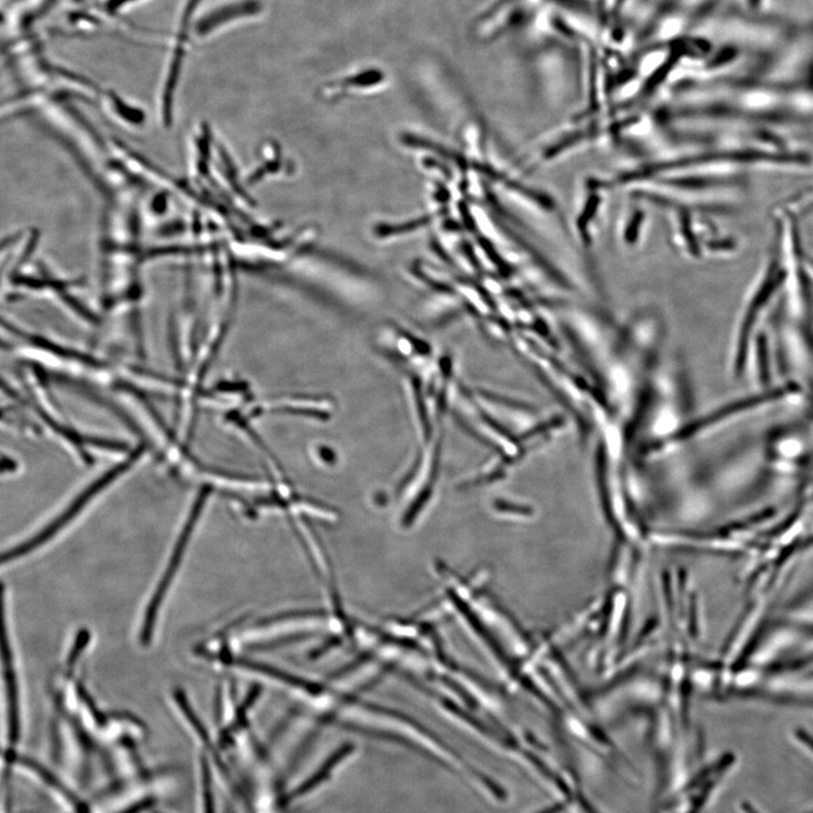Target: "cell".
Instances as JSON below:
<instances>
[{
  "label": "cell",
  "mask_w": 813,
  "mask_h": 813,
  "mask_svg": "<svg viewBox=\"0 0 813 813\" xmlns=\"http://www.w3.org/2000/svg\"><path fill=\"white\" fill-rule=\"evenodd\" d=\"M787 276L786 251L781 235L775 228L774 241L769 254L764 261L761 274H758L756 284L747 304H745L742 319L740 320L734 347L735 376H741L744 372L750 356L752 337L775 296L786 286Z\"/></svg>",
  "instance_id": "obj_1"
},
{
  "label": "cell",
  "mask_w": 813,
  "mask_h": 813,
  "mask_svg": "<svg viewBox=\"0 0 813 813\" xmlns=\"http://www.w3.org/2000/svg\"><path fill=\"white\" fill-rule=\"evenodd\" d=\"M759 2H761V0H751V3H752L753 5H758V3H759Z\"/></svg>",
  "instance_id": "obj_3"
},
{
  "label": "cell",
  "mask_w": 813,
  "mask_h": 813,
  "mask_svg": "<svg viewBox=\"0 0 813 813\" xmlns=\"http://www.w3.org/2000/svg\"><path fill=\"white\" fill-rule=\"evenodd\" d=\"M800 739L808 744V747L813 752V739L804 732L799 733Z\"/></svg>",
  "instance_id": "obj_2"
}]
</instances>
